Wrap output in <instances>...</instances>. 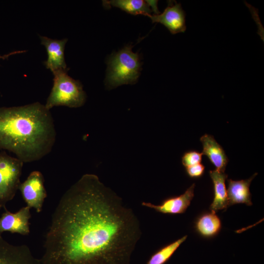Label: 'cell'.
<instances>
[{
	"mask_svg": "<svg viewBox=\"0 0 264 264\" xmlns=\"http://www.w3.org/2000/svg\"><path fill=\"white\" fill-rule=\"evenodd\" d=\"M2 207L1 205H0V209Z\"/></svg>",
	"mask_w": 264,
	"mask_h": 264,
	"instance_id": "obj_22",
	"label": "cell"
},
{
	"mask_svg": "<svg viewBox=\"0 0 264 264\" xmlns=\"http://www.w3.org/2000/svg\"><path fill=\"white\" fill-rule=\"evenodd\" d=\"M26 52L25 50H21V51H15L10 52L8 54H4L3 55H0V59L5 60L9 58L10 56L19 53H22Z\"/></svg>",
	"mask_w": 264,
	"mask_h": 264,
	"instance_id": "obj_21",
	"label": "cell"
},
{
	"mask_svg": "<svg viewBox=\"0 0 264 264\" xmlns=\"http://www.w3.org/2000/svg\"><path fill=\"white\" fill-rule=\"evenodd\" d=\"M41 44L46 50L48 57L44 62L46 68L52 73L60 70H68L65 62L64 50L67 39L54 40L47 37L40 36Z\"/></svg>",
	"mask_w": 264,
	"mask_h": 264,
	"instance_id": "obj_11",
	"label": "cell"
},
{
	"mask_svg": "<svg viewBox=\"0 0 264 264\" xmlns=\"http://www.w3.org/2000/svg\"><path fill=\"white\" fill-rule=\"evenodd\" d=\"M202 153L195 150L187 151L182 156V164L185 167H187L200 163L202 160Z\"/></svg>",
	"mask_w": 264,
	"mask_h": 264,
	"instance_id": "obj_18",
	"label": "cell"
},
{
	"mask_svg": "<svg viewBox=\"0 0 264 264\" xmlns=\"http://www.w3.org/2000/svg\"><path fill=\"white\" fill-rule=\"evenodd\" d=\"M209 173L213 182L214 192L213 200L209 209L215 213L220 210H225L228 207L225 185L227 175L216 170H210Z\"/></svg>",
	"mask_w": 264,
	"mask_h": 264,
	"instance_id": "obj_14",
	"label": "cell"
},
{
	"mask_svg": "<svg viewBox=\"0 0 264 264\" xmlns=\"http://www.w3.org/2000/svg\"><path fill=\"white\" fill-rule=\"evenodd\" d=\"M195 187V184L193 183L183 194L178 196L166 198L159 205L142 202V205L162 214L170 215L183 214L190 206L194 197Z\"/></svg>",
	"mask_w": 264,
	"mask_h": 264,
	"instance_id": "obj_10",
	"label": "cell"
},
{
	"mask_svg": "<svg viewBox=\"0 0 264 264\" xmlns=\"http://www.w3.org/2000/svg\"><path fill=\"white\" fill-rule=\"evenodd\" d=\"M56 136L53 117L44 105L0 107V149L14 153L22 162L35 161L49 154Z\"/></svg>",
	"mask_w": 264,
	"mask_h": 264,
	"instance_id": "obj_2",
	"label": "cell"
},
{
	"mask_svg": "<svg viewBox=\"0 0 264 264\" xmlns=\"http://www.w3.org/2000/svg\"><path fill=\"white\" fill-rule=\"evenodd\" d=\"M68 70L53 73V85L49 95L45 108L50 110L55 106H64L69 108L82 106L86 95L81 83L70 77Z\"/></svg>",
	"mask_w": 264,
	"mask_h": 264,
	"instance_id": "obj_4",
	"label": "cell"
},
{
	"mask_svg": "<svg viewBox=\"0 0 264 264\" xmlns=\"http://www.w3.org/2000/svg\"><path fill=\"white\" fill-rule=\"evenodd\" d=\"M200 141L202 145V154L207 156L216 170L224 172L228 159L222 147L213 135L208 134L202 135Z\"/></svg>",
	"mask_w": 264,
	"mask_h": 264,
	"instance_id": "obj_12",
	"label": "cell"
},
{
	"mask_svg": "<svg viewBox=\"0 0 264 264\" xmlns=\"http://www.w3.org/2000/svg\"><path fill=\"white\" fill-rule=\"evenodd\" d=\"M105 6L116 7L132 15H143L149 16L152 12L146 0H105Z\"/></svg>",
	"mask_w": 264,
	"mask_h": 264,
	"instance_id": "obj_16",
	"label": "cell"
},
{
	"mask_svg": "<svg viewBox=\"0 0 264 264\" xmlns=\"http://www.w3.org/2000/svg\"><path fill=\"white\" fill-rule=\"evenodd\" d=\"M147 2L150 6V8L152 7L151 9L152 11H154L155 15L159 14V11L157 6V0H146Z\"/></svg>",
	"mask_w": 264,
	"mask_h": 264,
	"instance_id": "obj_20",
	"label": "cell"
},
{
	"mask_svg": "<svg viewBox=\"0 0 264 264\" xmlns=\"http://www.w3.org/2000/svg\"><path fill=\"white\" fill-rule=\"evenodd\" d=\"M257 175L254 174L247 179L233 180L228 179L227 198L228 206L236 204H245L251 206V194L250 192V185L252 179Z\"/></svg>",
	"mask_w": 264,
	"mask_h": 264,
	"instance_id": "obj_13",
	"label": "cell"
},
{
	"mask_svg": "<svg viewBox=\"0 0 264 264\" xmlns=\"http://www.w3.org/2000/svg\"><path fill=\"white\" fill-rule=\"evenodd\" d=\"M4 208L5 212L0 217V233L9 232L28 235L30 233V208L27 206L23 207L15 213Z\"/></svg>",
	"mask_w": 264,
	"mask_h": 264,
	"instance_id": "obj_8",
	"label": "cell"
},
{
	"mask_svg": "<svg viewBox=\"0 0 264 264\" xmlns=\"http://www.w3.org/2000/svg\"><path fill=\"white\" fill-rule=\"evenodd\" d=\"M196 232L202 237L207 239L216 236L221 228L220 218L216 213L210 211L199 215L194 223Z\"/></svg>",
	"mask_w": 264,
	"mask_h": 264,
	"instance_id": "obj_15",
	"label": "cell"
},
{
	"mask_svg": "<svg viewBox=\"0 0 264 264\" xmlns=\"http://www.w3.org/2000/svg\"><path fill=\"white\" fill-rule=\"evenodd\" d=\"M23 164L17 158L0 153V205L3 207L19 189Z\"/></svg>",
	"mask_w": 264,
	"mask_h": 264,
	"instance_id": "obj_5",
	"label": "cell"
},
{
	"mask_svg": "<svg viewBox=\"0 0 264 264\" xmlns=\"http://www.w3.org/2000/svg\"><path fill=\"white\" fill-rule=\"evenodd\" d=\"M0 264H41L26 245H13L0 236Z\"/></svg>",
	"mask_w": 264,
	"mask_h": 264,
	"instance_id": "obj_9",
	"label": "cell"
},
{
	"mask_svg": "<svg viewBox=\"0 0 264 264\" xmlns=\"http://www.w3.org/2000/svg\"><path fill=\"white\" fill-rule=\"evenodd\" d=\"M163 12L148 17L153 22H158L164 25L173 34L184 32L186 30L185 13L181 4L169 1Z\"/></svg>",
	"mask_w": 264,
	"mask_h": 264,
	"instance_id": "obj_7",
	"label": "cell"
},
{
	"mask_svg": "<svg viewBox=\"0 0 264 264\" xmlns=\"http://www.w3.org/2000/svg\"><path fill=\"white\" fill-rule=\"evenodd\" d=\"M185 171L189 177L199 178L202 176L204 173L205 166L200 163L185 167Z\"/></svg>",
	"mask_w": 264,
	"mask_h": 264,
	"instance_id": "obj_19",
	"label": "cell"
},
{
	"mask_svg": "<svg viewBox=\"0 0 264 264\" xmlns=\"http://www.w3.org/2000/svg\"><path fill=\"white\" fill-rule=\"evenodd\" d=\"M187 238V235L184 236L161 247L151 256L146 264H164L171 258Z\"/></svg>",
	"mask_w": 264,
	"mask_h": 264,
	"instance_id": "obj_17",
	"label": "cell"
},
{
	"mask_svg": "<svg viewBox=\"0 0 264 264\" xmlns=\"http://www.w3.org/2000/svg\"><path fill=\"white\" fill-rule=\"evenodd\" d=\"M132 210L94 174L61 198L45 237L41 264H130L140 238Z\"/></svg>",
	"mask_w": 264,
	"mask_h": 264,
	"instance_id": "obj_1",
	"label": "cell"
},
{
	"mask_svg": "<svg viewBox=\"0 0 264 264\" xmlns=\"http://www.w3.org/2000/svg\"><path fill=\"white\" fill-rule=\"evenodd\" d=\"M22 198L29 208H34L37 212L42 210L43 203L47 196L42 174L38 171L32 172L19 189Z\"/></svg>",
	"mask_w": 264,
	"mask_h": 264,
	"instance_id": "obj_6",
	"label": "cell"
},
{
	"mask_svg": "<svg viewBox=\"0 0 264 264\" xmlns=\"http://www.w3.org/2000/svg\"><path fill=\"white\" fill-rule=\"evenodd\" d=\"M132 49V45H127L108 60L105 84L108 89L137 82L141 64L139 55Z\"/></svg>",
	"mask_w": 264,
	"mask_h": 264,
	"instance_id": "obj_3",
	"label": "cell"
}]
</instances>
